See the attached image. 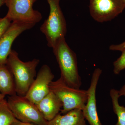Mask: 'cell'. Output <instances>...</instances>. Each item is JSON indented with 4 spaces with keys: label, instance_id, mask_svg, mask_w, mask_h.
I'll return each instance as SVG.
<instances>
[{
    "label": "cell",
    "instance_id": "obj_1",
    "mask_svg": "<svg viewBox=\"0 0 125 125\" xmlns=\"http://www.w3.org/2000/svg\"><path fill=\"white\" fill-rule=\"evenodd\" d=\"M61 71V77L67 85L76 89L82 85L76 54L62 39L52 48Z\"/></svg>",
    "mask_w": 125,
    "mask_h": 125
},
{
    "label": "cell",
    "instance_id": "obj_2",
    "mask_svg": "<svg viewBox=\"0 0 125 125\" xmlns=\"http://www.w3.org/2000/svg\"><path fill=\"white\" fill-rule=\"evenodd\" d=\"M39 59L24 62L20 59L17 52L11 50L7 64L13 76L16 94L25 96L34 81Z\"/></svg>",
    "mask_w": 125,
    "mask_h": 125
},
{
    "label": "cell",
    "instance_id": "obj_3",
    "mask_svg": "<svg viewBox=\"0 0 125 125\" xmlns=\"http://www.w3.org/2000/svg\"><path fill=\"white\" fill-rule=\"evenodd\" d=\"M50 8L48 18L40 28L45 35L47 45L53 48L57 42L65 38L67 33V24L60 6V0H46Z\"/></svg>",
    "mask_w": 125,
    "mask_h": 125
},
{
    "label": "cell",
    "instance_id": "obj_4",
    "mask_svg": "<svg viewBox=\"0 0 125 125\" xmlns=\"http://www.w3.org/2000/svg\"><path fill=\"white\" fill-rule=\"evenodd\" d=\"M50 90L54 93L62 103L61 114H64L74 109L83 111L88 100L87 90L70 87L60 78L52 81L50 85Z\"/></svg>",
    "mask_w": 125,
    "mask_h": 125
},
{
    "label": "cell",
    "instance_id": "obj_5",
    "mask_svg": "<svg viewBox=\"0 0 125 125\" xmlns=\"http://www.w3.org/2000/svg\"><path fill=\"white\" fill-rule=\"evenodd\" d=\"M7 101L10 109L18 120L36 125H47L48 121L36 104L25 96L17 94L9 96Z\"/></svg>",
    "mask_w": 125,
    "mask_h": 125
},
{
    "label": "cell",
    "instance_id": "obj_6",
    "mask_svg": "<svg viewBox=\"0 0 125 125\" xmlns=\"http://www.w3.org/2000/svg\"><path fill=\"white\" fill-rule=\"evenodd\" d=\"M37 0H4L8 9L5 16L11 22L36 24L42 19V14L33 9Z\"/></svg>",
    "mask_w": 125,
    "mask_h": 125
},
{
    "label": "cell",
    "instance_id": "obj_7",
    "mask_svg": "<svg viewBox=\"0 0 125 125\" xmlns=\"http://www.w3.org/2000/svg\"><path fill=\"white\" fill-rule=\"evenodd\" d=\"M89 7L92 18L99 23L111 21L125 9L122 0H89Z\"/></svg>",
    "mask_w": 125,
    "mask_h": 125
},
{
    "label": "cell",
    "instance_id": "obj_8",
    "mask_svg": "<svg viewBox=\"0 0 125 125\" xmlns=\"http://www.w3.org/2000/svg\"><path fill=\"white\" fill-rule=\"evenodd\" d=\"M54 78L50 67L48 65H43L25 96L32 102L37 104L50 92V84Z\"/></svg>",
    "mask_w": 125,
    "mask_h": 125
},
{
    "label": "cell",
    "instance_id": "obj_9",
    "mask_svg": "<svg viewBox=\"0 0 125 125\" xmlns=\"http://www.w3.org/2000/svg\"><path fill=\"white\" fill-rule=\"evenodd\" d=\"M36 24L11 22L8 28L0 38V65H6L12 49L11 46L16 39L24 31L31 29Z\"/></svg>",
    "mask_w": 125,
    "mask_h": 125
},
{
    "label": "cell",
    "instance_id": "obj_10",
    "mask_svg": "<svg viewBox=\"0 0 125 125\" xmlns=\"http://www.w3.org/2000/svg\"><path fill=\"white\" fill-rule=\"evenodd\" d=\"M102 72L100 68L95 69L92 74L90 85L87 90L88 100L83 112L85 120L90 125H102L98 114L96 99V89Z\"/></svg>",
    "mask_w": 125,
    "mask_h": 125
},
{
    "label": "cell",
    "instance_id": "obj_11",
    "mask_svg": "<svg viewBox=\"0 0 125 125\" xmlns=\"http://www.w3.org/2000/svg\"><path fill=\"white\" fill-rule=\"evenodd\" d=\"M36 105L45 120L48 122L55 118L61 111L62 103L52 91Z\"/></svg>",
    "mask_w": 125,
    "mask_h": 125
},
{
    "label": "cell",
    "instance_id": "obj_12",
    "mask_svg": "<svg viewBox=\"0 0 125 125\" xmlns=\"http://www.w3.org/2000/svg\"><path fill=\"white\" fill-rule=\"evenodd\" d=\"M47 125H88L83 111L74 109L64 114H58Z\"/></svg>",
    "mask_w": 125,
    "mask_h": 125
},
{
    "label": "cell",
    "instance_id": "obj_13",
    "mask_svg": "<svg viewBox=\"0 0 125 125\" xmlns=\"http://www.w3.org/2000/svg\"><path fill=\"white\" fill-rule=\"evenodd\" d=\"M0 92L5 96L16 94L13 76L6 64L0 65Z\"/></svg>",
    "mask_w": 125,
    "mask_h": 125
},
{
    "label": "cell",
    "instance_id": "obj_14",
    "mask_svg": "<svg viewBox=\"0 0 125 125\" xmlns=\"http://www.w3.org/2000/svg\"><path fill=\"white\" fill-rule=\"evenodd\" d=\"M109 94L111 99L113 111L117 117L115 125H125V107L119 104L118 99L120 97L118 90L112 89L110 90Z\"/></svg>",
    "mask_w": 125,
    "mask_h": 125
},
{
    "label": "cell",
    "instance_id": "obj_15",
    "mask_svg": "<svg viewBox=\"0 0 125 125\" xmlns=\"http://www.w3.org/2000/svg\"><path fill=\"white\" fill-rule=\"evenodd\" d=\"M17 120L5 99L0 102V125H11Z\"/></svg>",
    "mask_w": 125,
    "mask_h": 125
},
{
    "label": "cell",
    "instance_id": "obj_16",
    "mask_svg": "<svg viewBox=\"0 0 125 125\" xmlns=\"http://www.w3.org/2000/svg\"><path fill=\"white\" fill-rule=\"evenodd\" d=\"M121 56L113 62V72L118 75L125 69V49L122 51Z\"/></svg>",
    "mask_w": 125,
    "mask_h": 125
},
{
    "label": "cell",
    "instance_id": "obj_17",
    "mask_svg": "<svg viewBox=\"0 0 125 125\" xmlns=\"http://www.w3.org/2000/svg\"><path fill=\"white\" fill-rule=\"evenodd\" d=\"M11 22L6 16L0 18V38L11 24Z\"/></svg>",
    "mask_w": 125,
    "mask_h": 125
},
{
    "label": "cell",
    "instance_id": "obj_18",
    "mask_svg": "<svg viewBox=\"0 0 125 125\" xmlns=\"http://www.w3.org/2000/svg\"><path fill=\"white\" fill-rule=\"evenodd\" d=\"M125 49V40L120 43L113 44L109 47V50L114 51H120Z\"/></svg>",
    "mask_w": 125,
    "mask_h": 125
},
{
    "label": "cell",
    "instance_id": "obj_19",
    "mask_svg": "<svg viewBox=\"0 0 125 125\" xmlns=\"http://www.w3.org/2000/svg\"><path fill=\"white\" fill-rule=\"evenodd\" d=\"M11 125H36L32 123H25L22 122L20 121L16 120Z\"/></svg>",
    "mask_w": 125,
    "mask_h": 125
},
{
    "label": "cell",
    "instance_id": "obj_20",
    "mask_svg": "<svg viewBox=\"0 0 125 125\" xmlns=\"http://www.w3.org/2000/svg\"><path fill=\"white\" fill-rule=\"evenodd\" d=\"M119 96H123L125 97V84L121 87L120 90H118Z\"/></svg>",
    "mask_w": 125,
    "mask_h": 125
},
{
    "label": "cell",
    "instance_id": "obj_21",
    "mask_svg": "<svg viewBox=\"0 0 125 125\" xmlns=\"http://www.w3.org/2000/svg\"><path fill=\"white\" fill-rule=\"evenodd\" d=\"M5 95L4 94H2L0 92V102H1L3 100L5 99Z\"/></svg>",
    "mask_w": 125,
    "mask_h": 125
},
{
    "label": "cell",
    "instance_id": "obj_22",
    "mask_svg": "<svg viewBox=\"0 0 125 125\" xmlns=\"http://www.w3.org/2000/svg\"><path fill=\"white\" fill-rule=\"evenodd\" d=\"M4 4V0H0V7Z\"/></svg>",
    "mask_w": 125,
    "mask_h": 125
},
{
    "label": "cell",
    "instance_id": "obj_23",
    "mask_svg": "<svg viewBox=\"0 0 125 125\" xmlns=\"http://www.w3.org/2000/svg\"><path fill=\"white\" fill-rule=\"evenodd\" d=\"M123 2H124V4H125V0H122Z\"/></svg>",
    "mask_w": 125,
    "mask_h": 125
}]
</instances>
